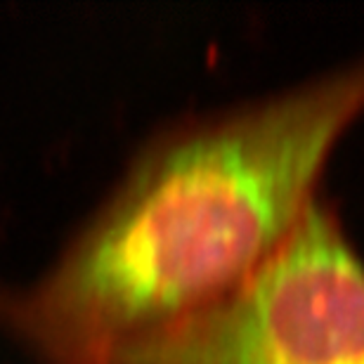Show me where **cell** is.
Returning <instances> with one entry per match:
<instances>
[{
  "label": "cell",
  "instance_id": "2",
  "mask_svg": "<svg viewBox=\"0 0 364 364\" xmlns=\"http://www.w3.org/2000/svg\"><path fill=\"white\" fill-rule=\"evenodd\" d=\"M107 364H364V258L317 194L237 287Z\"/></svg>",
  "mask_w": 364,
  "mask_h": 364
},
{
  "label": "cell",
  "instance_id": "1",
  "mask_svg": "<svg viewBox=\"0 0 364 364\" xmlns=\"http://www.w3.org/2000/svg\"><path fill=\"white\" fill-rule=\"evenodd\" d=\"M362 114L355 60L166 123L38 274L0 279V329L38 364H107L220 298L301 220Z\"/></svg>",
  "mask_w": 364,
  "mask_h": 364
}]
</instances>
